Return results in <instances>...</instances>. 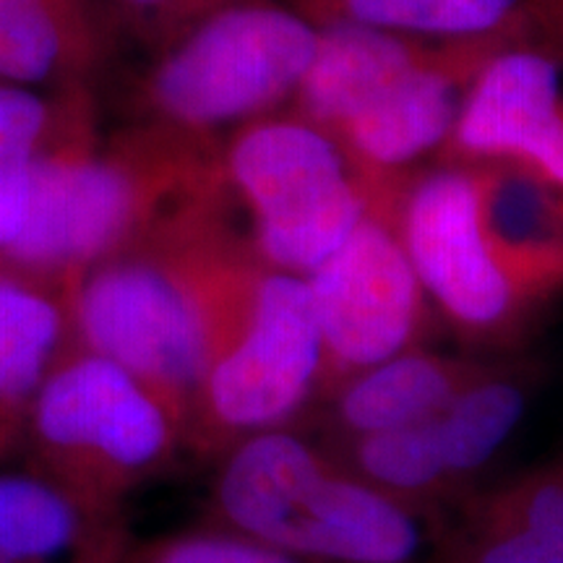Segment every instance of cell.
<instances>
[{"label":"cell","mask_w":563,"mask_h":563,"mask_svg":"<svg viewBox=\"0 0 563 563\" xmlns=\"http://www.w3.org/2000/svg\"><path fill=\"white\" fill-rule=\"evenodd\" d=\"M70 285L0 264V464L16 456L34 394L74 340Z\"/></svg>","instance_id":"cell-16"},{"label":"cell","mask_w":563,"mask_h":563,"mask_svg":"<svg viewBox=\"0 0 563 563\" xmlns=\"http://www.w3.org/2000/svg\"><path fill=\"white\" fill-rule=\"evenodd\" d=\"M115 563H302L214 522L152 540H131Z\"/></svg>","instance_id":"cell-20"},{"label":"cell","mask_w":563,"mask_h":563,"mask_svg":"<svg viewBox=\"0 0 563 563\" xmlns=\"http://www.w3.org/2000/svg\"><path fill=\"white\" fill-rule=\"evenodd\" d=\"M446 563H563V493L553 454L488 483L449 519Z\"/></svg>","instance_id":"cell-13"},{"label":"cell","mask_w":563,"mask_h":563,"mask_svg":"<svg viewBox=\"0 0 563 563\" xmlns=\"http://www.w3.org/2000/svg\"><path fill=\"white\" fill-rule=\"evenodd\" d=\"M203 522L302 563H426V519L302 428L251 435L211 462Z\"/></svg>","instance_id":"cell-4"},{"label":"cell","mask_w":563,"mask_h":563,"mask_svg":"<svg viewBox=\"0 0 563 563\" xmlns=\"http://www.w3.org/2000/svg\"><path fill=\"white\" fill-rule=\"evenodd\" d=\"M203 141L157 125L108 154L40 157L24 224L0 264L70 285L178 211L228 196L220 152Z\"/></svg>","instance_id":"cell-5"},{"label":"cell","mask_w":563,"mask_h":563,"mask_svg":"<svg viewBox=\"0 0 563 563\" xmlns=\"http://www.w3.org/2000/svg\"><path fill=\"white\" fill-rule=\"evenodd\" d=\"M439 159L511 167L563 199V24L485 63Z\"/></svg>","instance_id":"cell-11"},{"label":"cell","mask_w":563,"mask_h":563,"mask_svg":"<svg viewBox=\"0 0 563 563\" xmlns=\"http://www.w3.org/2000/svg\"><path fill=\"white\" fill-rule=\"evenodd\" d=\"M256 264L224 196L194 203L76 277L74 342L141 378L186 428L214 344Z\"/></svg>","instance_id":"cell-2"},{"label":"cell","mask_w":563,"mask_h":563,"mask_svg":"<svg viewBox=\"0 0 563 563\" xmlns=\"http://www.w3.org/2000/svg\"><path fill=\"white\" fill-rule=\"evenodd\" d=\"M543 378V365L501 352L426 422L456 511L490 483V470L522 428Z\"/></svg>","instance_id":"cell-14"},{"label":"cell","mask_w":563,"mask_h":563,"mask_svg":"<svg viewBox=\"0 0 563 563\" xmlns=\"http://www.w3.org/2000/svg\"><path fill=\"white\" fill-rule=\"evenodd\" d=\"M555 456V464H559V475H561V490H563V446L559 449V452H553Z\"/></svg>","instance_id":"cell-23"},{"label":"cell","mask_w":563,"mask_h":563,"mask_svg":"<svg viewBox=\"0 0 563 563\" xmlns=\"http://www.w3.org/2000/svg\"><path fill=\"white\" fill-rule=\"evenodd\" d=\"M47 104L19 84H0V256L24 224Z\"/></svg>","instance_id":"cell-19"},{"label":"cell","mask_w":563,"mask_h":563,"mask_svg":"<svg viewBox=\"0 0 563 563\" xmlns=\"http://www.w3.org/2000/svg\"><path fill=\"white\" fill-rule=\"evenodd\" d=\"M391 217L435 316L477 350L511 352L563 292L559 196L511 167L433 162Z\"/></svg>","instance_id":"cell-1"},{"label":"cell","mask_w":563,"mask_h":563,"mask_svg":"<svg viewBox=\"0 0 563 563\" xmlns=\"http://www.w3.org/2000/svg\"><path fill=\"white\" fill-rule=\"evenodd\" d=\"M389 207H373L306 277L323 352V391L342 378L428 344L433 306Z\"/></svg>","instance_id":"cell-10"},{"label":"cell","mask_w":563,"mask_h":563,"mask_svg":"<svg viewBox=\"0 0 563 563\" xmlns=\"http://www.w3.org/2000/svg\"><path fill=\"white\" fill-rule=\"evenodd\" d=\"M129 21L146 37L167 45L196 21L241 0H115Z\"/></svg>","instance_id":"cell-21"},{"label":"cell","mask_w":563,"mask_h":563,"mask_svg":"<svg viewBox=\"0 0 563 563\" xmlns=\"http://www.w3.org/2000/svg\"><path fill=\"white\" fill-rule=\"evenodd\" d=\"M316 26L352 24L428 40L534 37L561 26L545 0H285Z\"/></svg>","instance_id":"cell-17"},{"label":"cell","mask_w":563,"mask_h":563,"mask_svg":"<svg viewBox=\"0 0 563 563\" xmlns=\"http://www.w3.org/2000/svg\"><path fill=\"white\" fill-rule=\"evenodd\" d=\"M323 394V352L302 277L258 262L196 389L188 456L214 462L251 435L300 428Z\"/></svg>","instance_id":"cell-8"},{"label":"cell","mask_w":563,"mask_h":563,"mask_svg":"<svg viewBox=\"0 0 563 563\" xmlns=\"http://www.w3.org/2000/svg\"><path fill=\"white\" fill-rule=\"evenodd\" d=\"M220 173L230 207L249 214L253 256L302 279L386 203L342 146L290 108L232 129Z\"/></svg>","instance_id":"cell-7"},{"label":"cell","mask_w":563,"mask_h":563,"mask_svg":"<svg viewBox=\"0 0 563 563\" xmlns=\"http://www.w3.org/2000/svg\"><path fill=\"white\" fill-rule=\"evenodd\" d=\"M129 514L74 498L30 470H0V563H115Z\"/></svg>","instance_id":"cell-15"},{"label":"cell","mask_w":563,"mask_h":563,"mask_svg":"<svg viewBox=\"0 0 563 563\" xmlns=\"http://www.w3.org/2000/svg\"><path fill=\"white\" fill-rule=\"evenodd\" d=\"M319 47V26L285 0H241L162 45L144 84L167 129L209 136L290 108Z\"/></svg>","instance_id":"cell-9"},{"label":"cell","mask_w":563,"mask_h":563,"mask_svg":"<svg viewBox=\"0 0 563 563\" xmlns=\"http://www.w3.org/2000/svg\"><path fill=\"white\" fill-rule=\"evenodd\" d=\"M87 40L76 0H0V81L51 79Z\"/></svg>","instance_id":"cell-18"},{"label":"cell","mask_w":563,"mask_h":563,"mask_svg":"<svg viewBox=\"0 0 563 563\" xmlns=\"http://www.w3.org/2000/svg\"><path fill=\"white\" fill-rule=\"evenodd\" d=\"M517 40L527 37L428 40L323 24L290 108L327 131L378 194L394 196L441 157L475 76Z\"/></svg>","instance_id":"cell-3"},{"label":"cell","mask_w":563,"mask_h":563,"mask_svg":"<svg viewBox=\"0 0 563 563\" xmlns=\"http://www.w3.org/2000/svg\"><path fill=\"white\" fill-rule=\"evenodd\" d=\"M501 355V352H498ZM496 355L441 352L420 344L329 386L302 422L327 446L399 431L435 418Z\"/></svg>","instance_id":"cell-12"},{"label":"cell","mask_w":563,"mask_h":563,"mask_svg":"<svg viewBox=\"0 0 563 563\" xmlns=\"http://www.w3.org/2000/svg\"><path fill=\"white\" fill-rule=\"evenodd\" d=\"M16 456L79 501L129 514L139 490L188 456V443L157 391L70 340L34 394Z\"/></svg>","instance_id":"cell-6"},{"label":"cell","mask_w":563,"mask_h":563,"mask_svg":"<svg viewBox=\"0 0 563 563\" xmlns=\"http://www.w3.org/2000/svg\"><path fill=\"white\" fill-rule=\"evenodd\" d=\"M428 563H439V561H428Z\"/></svg>","instance_id":"cell-25"},{"label":"cell","mask_w":563,"mask_h":563,"mask_svg":"<svg viewBox=\"0 0 563 563\" xmlns=\"http://www.w3.org/2000/svg\"><path fill=\"white\" fill-rule=\"evenodd\" d=\"M559 217H561V228H563V199H559Z\"/></svg>","instance_id":"cell-24"},{"label":"cell","mask_w":563,"mask_h":563,"mask_svg":"<svg viewBox=\"0 0 563 563\" xmlns=\"http://www.w3.org/2000/svg\"><path fill=\"white\" fill-rule=\"evenodd\" d=\"M545 3H548V9H551L553 16L563 21V0H545Z\"/></svg>","instance_id":"cell-22"}]
</instances>
